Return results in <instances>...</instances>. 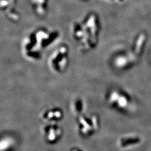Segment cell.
<instances>
[{
    "label": "cell",
    "mask_w": 151,
    "mask_h": 151,
    "mask_svg": "<svg viewBox=\"0 0 151 151\" xmlns=\"http://www.w3.org/2000/svg\"><path fill=\"white\" fill-rule=\"evenodd\" d=\"M82 23L75 22L72 27L73 37L79 43L82 52H88L97 45L99 32V21L97 16L91 14Z\"/></svg>",
    "instance_id": "obj_1"
},
{
    "label": "cell",
    "mask_w": 151,
    "mask_h": 151,
    "mask_svg": "<svg viewBox=\"0 0 151 151\" xmlns=\"http://www.w3.org/2000/svg\"><path fill=\"white\" fill-rule=\"evenodd\" d=\"M77 125L81 137L88 138L99 131L100 120L96 114H83L77 117Z\"/></svg>",
    "instance_id": "obj_2"
},
{
    "label": "cell",
    "mask_w": 151,
    "mask_h": 151,
    "mask_svg": "<svg viewBox=\"0 0 151 151\" xmlns=\"http://www.w3.org/2000/svg\"><path fill=\"white\" fill-rule=\"evenodd\" d=\"M68 63L69 50L66 45H62L56 49L49 58V67L58 74H62L67 70Z\"/></svg>",
    "instance_id": "obj_3"
},
{
    "label": "cell",
    "mask_w": 151,
    "mask_h": 151,
    "mask_svg": "<svg viewBox=\"0 0 151 151\" xmlns=\"http://www.w3.org/2000/svg\"><path fill=\"white\" fill-rule=\"evenodd\" d=\"M106 101L109 106L122 111L128 110L131 105V100L129 95L118 88H114L109 91L106 96Z\"/></svg>",
    "instance_id": "obj_4"
},
{
    "label": "cell",
    "mask_w": 151,
    "mask_h": 151,
    "mask_svg": "<svg viewBox=\"0 0 151 151\" xmlns=\"http://www.w3.org/2000/svg\"><path fill=\"white\" fill-rule=\"evenodd\" d=\"M63 133V129L58 123L45 124L43 128L44 138L50 145L57 143L61 139Z\"/></svg>",
    "instance_id": "obj_5"
},
{
    "label": "cell",
    "mask_w": 151,
    "mask_h": 151,
    "mask_svg": "<svg viewBox=\"0 0 151 151\" xmlns=\"http://www.w3.org/2000/svg\"><path fill=\"white\" fill-rule=\"evenodd\" d=\"M64 112L61 108L53 106L44 109L40 113V118L45 124L58 123L63 119Z\"/></svg>",
    "instance_id": "obj_6"
},
{
    "label": "cell",
    "mask_w": 151,
    "mask_h": 151,
    "mask_svg": "<svg viewBox=\"0 0 151 151\" xmlns=\"http://www.w3.org/2000/svg\"><path fill=\"white\" fill-rule=\"evenodd\" d=\"M143 143L142 137L138 133H128L121 135L117 140V145L120 149L127 150L139 146Z\"/></svg>",
    "instance_id": "obj_7"
},
{
    "label": "cell",
    "mask_w": 151,
    "mask_h": 151,
    "mask_svg": "<svg viewBox=\"0 0 151 151\" xmlns=\"http://www.w3.org/2000/svg\"><path fill=\"white\" fill-rule=\"evenodd\" d=\"M135 61L132 54L128 55H119L113 60V65L118 70H125L128 68Z\"/></svg>",
    "instance_id": "obj_8"
},
{
    "label": "cell",
    "mask_w": 151,
    "mask_h": 151,
    "mask_svg": "<svg viewBox=\"0 0 151 151\" xmlns=\"http://www.w3.org/2000/svg\"><path fill=\"white\" fill-rule=\"evenodd\" d=\"M17 146L16 138L10 134L4 135L0 141V151H14Z\"/></svg>",
    "instance_id": "obj_9"
},
{
    "label": "cell",
    "mask_w": 151,
    "mask_h": 151,
    "mask_svg": "<svg viewBox=\"0 0 151 151\" xmlns=\"http://www.w3.org/2000/svg\"><path fill=\"white\" fill-rule=\"evenodd\" d=\"M49 0H30L34 10L39 16H44L47 12Z\"/></svg>",
    "instance_id": "obj_10"
},
{
    "label": "cell",
    "mask_w": 151,
    "mask_h": 151,
    "mask_svg": "<svg viewBox=\"0 0 151 151\" xmlns=\"http://www.w3.org/2000/svg\"><path fill=\"white\" fill-rule=\"evenodd\" d=\"M85 104L80 98H77L72 104V111L77 117L83 113Z\"/></svg>",
    "instance_id": "obj_11"
},
{
    "label": "cell",
    "mask_w": 151,
    "mask_h": 151,
    "mask_svg": "<svg viewBox=\"0 0 151 151\" xmlns=\"http://www.w3.org/2000/svg\"><path fill=\"white\" fill-rule=\"evenodd\" d=\"M70 151H83L82 150H81V148H78V147H74L72 148Z\"/></svg>",
    "instance_id": "obj_12"
},
{
    "label": "cell",
    "mask_w": 151,
    "mask_h": 151,
    "mask_svg": "<svg viewBox=\"0 0 151 151\" xmlns=\"http://www.w3.org/2000/svg\"><path fill=\"white\" fill-rule=\"evenodd\" d=\"M82 1H89V0H82Z\"/></svg>",
    "instance_id": "obj_13"
}]
</instances>
